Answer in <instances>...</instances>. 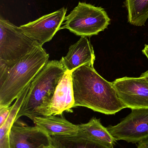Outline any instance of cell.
<instances>
[{"mask_svg":"<svg viewBox=\"0 0 148 148\" xmlns=\"http://www.w3.org/2000/svg\"><path fill=\"white\" fill-rule=\"evenodd\" d=\"M128 21L131 25L142 27L148 19V0H125Z\"/></svg>","mask_w":148,"mask_h":148,"instance_id":"obj_16","label":"cell"},{"mask_svg":"<svg viewBox=\"0 0 148 148\" xmlns=\"http://www.w3.org/2000/svg\"><path fill=\"white\" fill-rule=\"evenodd\" d=\"M143 54L146 56L148 60V45H145V47L142 50Z\"/></svg>","mask_w":148,"mask_h":148,"instance_id":"obj_19","label":"cell"},{"mask_svg":"<svg viewBox=\"0 0 148 148\" xmlns=\"http://www.w3.org/2000/svg\"><path fill=\"white\" fill-rule=\"evenodd\" d=\"M10 148H47L52 146L50 136L37 126L13 124L9 136Z\"/></svg>","mask_w":148,"mask_h":148,"instance_id":"obj_9","label":"cell"},{"mask_svg":"<svg viewBox=\"0 0 148 148\" xmlns=\"http://www.w3.org/2000/svg\"><path fill=\"white\" fill-rule=\"evenodd\" d=\"M66 71L60 61H49L46 63L31 82L15 122L22 116L32 121L36 117L47 116L56 86Z\"/></svg>","mask_w":148,"mask_h":148,"instance_id":"obj_3","label":"cell"},{"mask_svg":"<svg viewBox=\"0 0 148 148\" xmlns=\"http://www.w3.org/2000/svg\"><path fill=\"white\" fill-rule=\"evenodd\" d=\"M53 148V147H52V146H51V147H48V148Z\"/></svg>","mask_w":148,"mask_h":148,"instance_id":"obj_21","label":"cell"},{"mask_svg":"<svg viewBox=\"0 0 148 148\" xmlns=\"http://www.w3.org/2000/svg\"><path fill=\"white\" fill-rule=\"evenodd\" d=\"M110 23V19L104 9L79 2L66 16L60 29H66L78 36L91 37L104 31Z\"/></svg>","mask_w":148,"mask_h":148,"instance_id":"obj_4","label":"cell"},{"mask_svg":"<svg viewBox=\"0 0 148 148\" xmlns=\"http://www.w3.org/2000/svg\"><path fill=\"white\" fill-rule=\"evenodd\" d=\"M107 128L117 141L138 143L148 137V108L132 109L120 123Z\"/></svg>","mask_w":148,"mask_h":148,"instance_id":"obj_6","label":"cell"},{"mask_svg":"<svg viewBox=\"0 0 148 148\" xmlns=\"http://www.w3.org/2000/svg\"><path fill=\"white\" fill-rule=\"evenodd\" d=\"M30 84L25 88L12 105L10 114L5 122L0 127V148H10L9 136L10 130L15 122L17 113L28 92Z\"/></svg>","mask_w":148,"mask_h":148,"instance_id":"obj_15","label":"cell"},{"mask_svg":"<svg viewBox=\"0 0 148 148\" xmlns=\"http://www.w3.org/2000/svg\"><path fill=\"white\" fill-rule=\"evenodd\" d=\"M141 76L144 77L148 81V70L147 71V72H145V73H143L142 74Z\"/></svg>","mask_w":148,"mask_h":148,"instance_id":"obj_20","label":"cell"},{"mask_svg":"<svg viewBox=\"0 0 148 148\" xmlns=\"http://www.w3.org/2000/svg\"><path fill=\"white\" fill-rule=\"evenodd\" d=\"M78 132L110 148H114L117 141L101 123L100 119L93 117L86 123L78 125Z\"/></svg>","mask_w":148,"mask_h":148,"instance_id":"obj_13","label":"cell"},{"mask_svg":"<svg viewBox=\"0 0 148 148\" xmlns=\"http://www.w3.org/2000/svg\"><path fill=\"white\" fill-rule=\"evenodd\" d=\"M96 57L93 46L87 37L81 36L80 40L69 49L66 56L60 61L66 71L72 72L83 65L94 66Z\"/></svg>","mask_w":148,"mask_h":148,"instance_id":"obj_10","label":"cell"},{"mask_svg":"<svg viewBox=\"0 0 148 148\" xmlns=\"http://www.w3.org/2000/svg\"><path fill=\"white\" fill-rule=\"evenodd\" d=\"M112 83L126 108H148V81L144 77H124L116 79Z\"/></svg>","mask_w":148,"mask_h":148,"instance_id":"obj_7","label":"cell"},{"mask_svg":"<svg viewBox=\"0 0 148 148\" xmlns=\"http://www.w3.org/2000/svg\"><path fill=\"white\" fill-rule=\"evenodd\" d=\"M137 148H148V137L139 143Z\"/></svg>","mask_w":148,"mask_h":148,"instance_id":"obj_18","label":"cell"},{"mask_svg":"<svg viewBox=\"0 0 148 148\" xmlns=\"http://www.w3.org/2000/svg\"><path fill=\"white\" fill-rule=\"evenodd\" d=\"M53 148H110L78 132L72 135L50 136Z\"/></svg>","mask_w":148,"mask_h":148,"instance_id":"obj_14","label":"cell"},{"mask_svg":"<svg viewBox=\"0 0 148 148\" xmlns=\"http://www.w3.org/2000/svg\"><path fill=\"white\" fill-rule=\"evenodd\" d=\"M12 106H7L0 108V127L6 121L10 114Z\"/></svg>","mask_w":148,"mask_h":148,"instance_id":"obj_17","label":"cell"},{"mask_svg":"<svg viewBox=\"0 0 148 148\" xmlns=\"http://www.w3.org/2000/svg\"><path fill=\"white\" fill-rule=\"evenodd\" d=\"M67 9L63 8L19 27L31 40L42 47L52 40L65 21Z\"/></svg>","mask_w":148,"mask_h":148,"instance_id":"obj_8","label":"cell"},{"mask_svg":"<svg viewBox=\"0 0 148 148\" xmlns=\"http://www.w3.org/2000/svg\"><path fill=\"white\" fill-rule=\"evenodd\" d=\"M71 77L74 108L86 107L107 115L115 114L127 108L112 82L101 76L94 66H81L72 71Z\"/></svg>","mask_w":148,"mask_h":148,"instance_id":"obj_1","label":"cell"},{"mask_svg":"<svg viewBox=\"0 0 148 148\" xmlns=\"http://www.w3.org/2000/svg\"><path fill=\"white\" fill-rule=\"evenodd\" d=\"M33 122L50 136L72 135L78 133V125H75L63 117L54 115L36 117Z\"/></svg>","mask_w":148,"mask_h":148,"instance_id":"obj_12","label":"cell"},{"mask_svg":"<svg viewBox=\"0 0 148 148\" xmlns=\"http://www.w3.org/2000/svg\"><path fill=\"white\" fill-rule=\"evenodd\" d=\"M41 46L8 68L0 69V108L10 106L49 61Z\"/></svg>","mask_w":148,"mask_h":148,"instance_id":"obj_2","label":"cell"},{"mask_svg":"<svg viewBox=\"0 0 148 148\" xmlns=\"http://www.w3.org/2000/svg\"><path fill=\"white\" fill-rule=\"evenodd\" d=\"M37 46L19 27L8 20L0 19V69L8 68Z\"/></svg>","mask_w":148,"mask_h":148,"instance_id":"obj_5","label":"cell"},{"mask_svg":"<svg viewBox=\"0 0 148 148\" xmlns=\"http://www.w3.org/2000/svg\"><path fill=\"white\" fill-rule=\"evenodd\" d=\"M71 74V71H66L59 81L48 108L47 116L61 115L64 111L70 112L74 108Z\"/></svg>","mask_w":148,"mask_h":148,"instance_id":"obj_11","label":"cell"}]
</instances>
